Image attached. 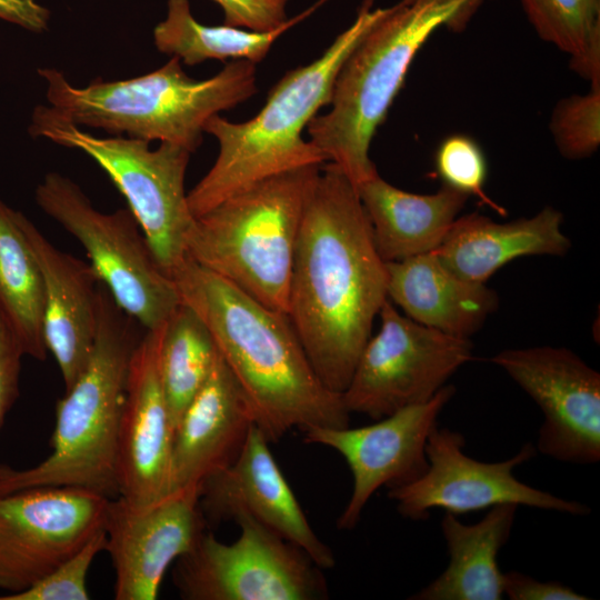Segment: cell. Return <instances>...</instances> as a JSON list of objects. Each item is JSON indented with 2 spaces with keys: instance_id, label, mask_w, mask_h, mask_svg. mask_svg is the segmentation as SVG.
Instances as JSON below:
<instances>
[{
  "instance_id": "7",
  "label": "cell",
  "mask_w": 600,
  "mask_h": 600,
  "mask_svg": "<svg viewBox=\"0 0 600 600\" xmlns=\"http://www.w3.org/2000/svg\"><path fill=\"white\" fill-rule=\"evenodd\" d=\"M321 166L257 181L196 217L188 256L262 304L287 313L304 206Z\"/></svg>"
},
{
  "instance_id": "32",
  "label": "cell",
  "mask_w": 600,
  "mask_h": 600,
  "mask_svg": "<svg viewBox=\"0 0 600 600\" xmlns=\"http://www.w3.org/2000/svg\"><path fill=\"white\" fill-rule=\"evenodd\" d=\"M224 13V24L270 31L287 20L288 0H213Z\"/></svg>"
},
{
  "instance_id": "28",
  "label": "cell",
  "mask_w": 600,
  "mask_h": 600,
  "mask_svg": "<svg viewBox=\"0 0 600 600\" xmlns=\"http://www.w3.org/2000/svg\"><path fill=\"white\" fill-rule=\"evenodd\" d=\"M541 40L569 57L570 68L600 86V0H520Z\"/></svg>"
},
{
  "instance_id": "3",
  "label": "cell",
  "mask_w": 600,
  "mask_h": 600,
  "mask_svg": "<svg viewBox=\"0 0 600 600\" xmlns=\"http://www.w3.org/2000/svg\"><path fill=\"white\" fill-rule=\"evenodd\" d=\"M486 0H400L384 8L341 64L329 111L307 127L310 142L356 187L378 173L374 133L420 48L440 27L461 30Z\"/></svg>"
},
{
  "instance_id": "25",
  "label": "cell",
  "mask_w": 600,
  "mask_h": 600,
  "mask_svg": "<svg viewBox=\"0 0 600 600\" xmlns=\"http://www.w3.org/2000/svg\"><path fill=\"white\" fill-rule=\"evenodd\" d=\"M0 317L24 356L47 358L44 286L37 258L18 221L0 201Z\"/></svg>"
},
{
  "instance_id": "13",
  "label": "cell",
  "mask_w": 600,
  "mask_h": 600,
  "mask_svg": "<svg viewBox=\"0 0 600 600\" xmlns=\"http://www.w3.org/2000/svg\"><path fill=\"white\" fill-rule=\"evenodd\" d=\"M110 498L76 487L0 494V589L34 584L103 529Z\"/></svg>"
},
{
  "instance_id": "17",
  "label": "cell",
  "mask_w": 600,
  "mask_h": 600,
  "mask_svg": "<svg viewBox=\"0 0 600 600\" xmlns=\"http://www.w3.org/2000/svg\"><path fill=\"white\" fill-rule=\"evenodd\" d=\"M269 440L253 424L237 459L200 486L201 511L213 521L246 513L300 548L320 569L336 564L281 472Z\"/></svg>"
},
{
  "instance_id": "21",
  "label": "cell",
  "mask_w": 600,
  "mask_h": 600,
  "mask_svg": "<svg viewBox=\"0 0 600 600\" xmlns=\"http://www.w3.org/2000/svg\"><path fill=\"white\" fill-rule=\"evenodd\" d=\"M562 213L546 207L531 218L508 222L470 213L457 218L442 243L432 251L458 277L486 281L501 267L526 256H564L571 248L562 232Z\"/></svg>"
},
{
  "instance_id": "11",
  "label": "cell",
  "mask_w": 600,
  "mask_h": 600,
  "mask_svg": "<svg viewBox=\"0 0 600 600\" xmlns=\"http://www.w3.org/2000/svg\"><path fill=\"white\" fill-rule=\"evenodd\" d=\"M378 316L380 329L367 341L341 393L349 413L374 420L429 401L472 359L469 338L416 322L400 314L389 299Z\"/></svg>"
},
{
  "instance_id": "5",
  "label": "cell",
  "mask_w": 600,
  "mask_h": 600,
  "mask_svg": "<svg viewBox=\"0 0 600 600\" xmlns=\"http://www.w3.org/2000/svg\"><path fill=\"white\" fill-rule=\"evenodd\" d=\"M107 287L97 293V330L88 364L57 402L51 453L22 470L0 466V494L76 487L119 497L117 447L130 359L141 336Z\"/></svg>"
},
{
  "instance_id": "19",
  "label": "cell",
  "mask_w": 600,
  "mask_h": 600,
  "mask_svg": "<svg viewBox=\"0 0 600 600\" xmlns=\"http://www.w3.org/2000/svg\"><path fill=\"white\" fill-rule=\"evenodd\" d=\"M256 424L252 408L219 351L211 372L174 428L168 494L200 490L239 456Z\"/></svg>"
},
{
  "instance_id": "2",
  "label": "cell",
  "mask_w": 600,
  "mask_h": 600,
  "mask_svg": "<svg viewBox=\"0 0 600 600\" xmlns=\"http://www.w3.org/2000/svg\"><path fill=\"white\" fill-rule=\"evenodd\" d=\"M209 329L269 442L292 429L349 426L342 397L314 371L287 313L273 310L189 256L171 277Z\"/></svg>"
},
{
  "instance_id": "1",
  "label": "cell",
  "mask_w": 600,
  "mask_h": 600,
  "mask_svg": "<svg viewBox=\"0 0 600 600\" xmlns=\"http://www.w3.org/2000/svg\"><path fill=\"white\" fill-rule=\"evenodd\" d=\"M387 299L386 262L358 191L324 162L304 206L287 316L329 390L347 388Z\"/></svg>"
},
{
  "instance_id": "6",
  "label": "cell",
  "mask_w": 600,
  "mask_h": 600,
  "mask_svg": "<svg viewBox=\"0 0 600 600\" xmlns=\"http://www.w3.org/2000/svg\"><path fill=\"white\" fill-rule=\"evenodd\" d=\"M257 63L232 60L211 78L196 80L177 57L161 68L126 80L71 84L53 68H41L50 110L78 127L151 142H169L193 152L202 143L206 122L251 98Z\"/></svg>"
},
{
  "instance_id": "23",
  "label": "cell",
  "mask_w": 600,
  "mask_h": 600,
  "mask_svg": "<svg viewBox=\"0 0 600 600\" xmlns=\"http://www.w3.org/2000/svg\"><path fill=\"white\" fill-rule=\"evenodd\" d=\"M357 191L384 262L434 251L469 199L446 186L431 194L408 192L379 173L358 186Z\"/></svg>"
},
{
  "instance_id": "14",
  "label": "cell",
  "mask_w": 600,
  "mask_h": 600,
  "mask_svg": "<svg viewBox=\"0 0 600 600\" xmlns=\"http://www.w3.org/2000/svg\"><path fill=\"white\" fill-rule=\"evenodd\" d=\"M491 362L539 406L543 422L537 450L554 460L594 464L600 460V374L567 348L507 349Z\"/></svg>"
},
{
  "instance_id": "24",
  "label": "cell",
  "mask_w": 600,
  "mask_h": 600,
  "mask_svg": "<svg viewBox=\"0 0 600 600\" xmlns=\"http://www.w3.org/2000/svg\"><path fill=\"white\" fill-rule=\"evenodd\" d=\"M517 509L518 506L512 503L491 507L473 524L462 523L458 516L446 512L440 527L449 553L448 567L409 599H502L503 572L498 564V554L510 537Z\"/></svg>"
},
{
  "instance_id": "18",
  "label": "cell",
  "mask_w": 600,
  "mask_h": 600,
  "mask_svg": "<svg viewBox=\"0 0 600 600\" xmlns=\"http://www.w3.org/2000/svg\"><path fill=\"white\" fill-rule=\"evenodd\" d=\"M162 326L146 330L132 352L119 424V497L137 506L168 496L174 429L158 370Z\"/></svg>"
},
{
  "instance_id": "31",
  "label": "cell",
  "mask_w": 600,
  "mask_h": 600,
  "mask_svg": "<svg viewBox=\"0 0 600 600\" xmlns=\"http://www.w3.org/2000/svg\"><path fill=\"white\" fill-rule=\"evenodd\" d=\"M104 547L106 532L102 529L34 584L23 591L2 596L0 600H88V572Z\"/></svg>"
},
{
  "instance_id": "4",
  "label": "cell",
  "mask_w": 600,
  "mask_h": 600,
  "mask_svg": "<svg viewBox=\"0 0 600 600\" xmlns=\"http://www.w3.org/2000/svg\"><path fill=\"white\" fill-rule=\"evenodd\" d=\"M376 0H363L353 22L321 57L288 71L269 91L262 109L250 120L231 122L216 114L204 132L219 144L207 174L188 192L193 217L268 177L326 162L302 132L318 111L329 106L337 73L368 28L383 13Z\"/></svg>"
},
{
  "instance_id": "10",
  "label": "cell",
  "mask_w": 600,
  "mask_h": 600,
  "mask_svg": "<svg viewBox=\"0 0 600 600\" xmlns=\"http://www.w3.org/2000/svg\"><path fill=\"white\" fill-rule=\"evenodd\" d=\"M232 543L206 532L176 560L173 583L186 600H317L328 596L320 568L297 546L246 513Z\"/></svg>"
},
{
  "instance_id": "30",
  "label": "cell",
  "mask_w": 600,
  "mask_h": 600,
  "mask_svg": "<svg viewBox=\"0 0 600 600\" xmlns=\"http://www.w3.org/2000/svg\"><path fill=\"white\" fill-rule=\"evenodd\" d=\"M434 166L443 186L468 197L474 196L500 214H506L484 192L488 164L482 149L472 138L464 134L447 137L436 151Z\"/></svg>"
},
{
  "instance_id": "9",
  "label": "cell",
  "mask_w": 600,
  "mask_h": 600,
  "mask_svg": "<svg viewBox=\"0 0 600 600\" xmlns=\"http://www.w3.org/2000/svg\"><path fill=\"white\" fill-rule=\"evenodd\" d=\"M39 207L86 249L117 304L146 330L162 326L181 303L130 209L97 210L70 178L49 172L36 190Z\"/></svg>"
},
{
  "instance_id": "22",
  "label": "cell",
  "mask_w": 600,
  "mask_h": 600,
  "mask_svg": "<svg viewBox=\"0 0 600 600\" xmlns=\"http://www.w3.org/2000/svg\"><path fill=\"white\" fill-rule=\"evenodd\" d=\"M386 269L388 299L416 322L451 336L469 338L499 304L494 290L458 277L433 252L386 262Z\"/></svg>"
},
{
  "instance_id": "16",
  "label": "cell",
  "mask_w": 600,
  "mask_h": 600,
  "mask_svg": "<svg viewBox=\"0 0 600 600\" xmlns=\"http://www.w3.org/2000/svg\"><path fill=\"white\" fill-rule=\"evenodd\" d=\"M103 529L116 576L114 599L154 600L170 564L204 533L199 489H183L148 506L112 498Z\"/></svg>"
},
{
  "instance_id": "29",
  "label": "cell",
  "mask_w": 600,
  "mask_h": 600,
  "mask_svg": "<svg viewBox=\"0 0 600 600\" xmlns=\"http://www.w3.org/2000/svg\"><path fill=\"white\" fill-rule=\"evenodd\" d=\"M550 132L562 157L580 160L594 154L600 146V86L561 99L551 113Z\"/></svg>"
},
{
  "instance_id": "20",
  "label": "cell",
  "mask_w": 600,
  "mask_h": 600,
  "mask_svg": "<svg viewBox=\"0 0 600 600\" xmlns=\"http://www.w3.org/2000/svg\"><path fill=\"white\" fill-rule=\"evenodd\" d=\"M18 221L43 278L47 350L56 359L68 390L88 364L94 347L101 281L90 263L56 248L19 211Z\"/></svg>"
},
{
  "instance_id": "27",
  "label": "cell",
  "mask_w": 600,
  "mask_h": 600,
  "mask_svg": "<svg viewBox=\"0 0 600 600\" xmlns=\"http://www.w3.org/2000/svg\"><path fill=\"white\" fill-rule=\"evenodd\" d=\"M218 349L201 318L180 303L162 326L158 370L173 429L207 381Z\"/></svg>"
},
{
  "instance_id": "33",
  "label": "cell",
  "mask_w": 600,
  "mask_h": 600,
  "mask_svg": "<svg viewBox=\"0 0 600 600\" xmlns=\"http://www.w3.org/2000/svg\"><path fill=\"white\" fill-rule=\"evenodd\" d=\"M23 352L0 317V428L19 396V376Z\"/></svg>"
},
{
  "instance_id": "34",
  "label": "cell",
  "mask_w": 600,
  "mask_h": 600,
  "mask_svg": "<svg viewBox=\"0 0 600 600\" xmlns=\"http://www.w3.org/2000/svg\"><path fill=\"white\" fill-rule=\"evenodd\" d=\"M503 593L511 600H587L559 581H539L518 571L503 573Z\"/></svg>"
},
{
  "instance_id": "26",
  "label": "cell",
  "mask_w": 600,
  "mask_h": 600,
  "mask_svg": "<svg viewBox=\"0 0 600 600\" xmlns=\"http://www.w3.org/2000/svg\"><path fill=\"white\" fill-rule=\"evenodd\" d=\"M322 2L288 19L273 30L253 31L228 24H202L192 16L188 0H168L167 16L154 27L153 41L160 52L177 57L187 66L227 59L258 63L282 33L308 17Z\"/></svg>"
},
{
  "instance_id": "8",
  "label": "cell",
  "mask_w": 600,
  "mask_h": 600,
  "mask_svg": "<svg viewBox=\"0 0 600 600\" xmlns=\"http://www.w3.org/2000/svg\"><path fill=\"white\" fill-rule=\"evenodd\" d=\"M29 132L67 148L81 150L108 174L128 201L150 249L170 278L187 258V241L194 222L184 190L191 152L160 142L96 137L38 106Z\"/></svg>"
},
{
  "instance_id": "15",
  "label": "cell",
  "mask_w": 600,
  "mask_h": 600,
  "mask_svg": "<svg viewBox=\"0 0 600 600\" xmlns=\"http://www.w3.org/2000/svg\"><path fill=\"white\" fill-rule=\"evenodd\" d=\"M454 392L452 384H446L429 401L406 407L368 426L311 427L303 431L306 443L336 450L351 471L352 491L337 521L339 529L351 530L358 524L380 487H401L426 472L428 438Z\"/></svg>"
},
{
  "instance_id": "12",
  "label": "cell",
  "mask_w": 600,
  "mask_h": 600,
  "mask_svg": "<svg viewBox=\"0 0 600 600\" xmlns=\"http://www.w3.org/2000/svg\"><path fill=\"white\" fill-rule=\"evenodd\" d=\"M462 433L437 427L429 436L428 468L417 480L389 489L388 498L398 512L410 520H426L431 510L454 516L490 509L504 503L527 506L572 516H588L590 508L520 481L513 470L536 456L526 443L511 458L486 462L468 457Z\"/></svg>"
},
{
  "instance_id": "35",
  "label": "cell",
  "mask_w": 600,
  "mask_h": 600,
  "mask_svg": "<svg viewBox=\"0 0 600 600\" xmlns=\"http://www.w3.org/2000/svg\"><path fill=\"white\" fill-rule=\"evenodd\" d=\"M0 19L41 33L49 27L50 11L38 0H0Z\"/></svg>"
}]
</instances>
